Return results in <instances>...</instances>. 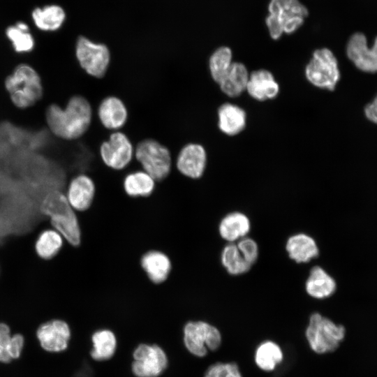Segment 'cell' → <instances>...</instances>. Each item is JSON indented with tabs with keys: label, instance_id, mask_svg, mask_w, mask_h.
<instances>
[{
	"label": "cell",
	"instance_id": "277c9868",
	"mask_svg": "<svg viewBox=\"0 0 377 377\" xmlns=\"http://www.w3.org/2000/svg\"><path fill=\"white\" fill-rule=\"evenodd\" d=\"M346 336L344 326L337 324L319 313L310 316L305 337L310 348L317 354L335 351Z\"/></svg>",
	"mask_w": 377,
	"mask_h": 377
},
{
	"label": "cell",
	"instance_id": "f1b7e54d",
	"mask_svg": "<svg viewBox=\"0 0 377 377\" xmlns=\"http://www.w3.org/2000/svg\"><path fill=\"white\" fill-rule=\"evenodd\" d=\"M221 263L231 275L244 274L251 267L235 243H228L224 246L221 253Z\"/></svg>",
	"mask_w": 377,
	"mask_h": 377
},
{
	"label": "cell",
	"instance_id": "d590c367",
	"mask_svg": "<svg viewBox=\"0 0 377 377\" xmlns=\"http://www.w3.org/2000/svg\"><path fill=\"white\" fill-rule=\"evenodd\" d=\"M266 24L273 39L276 40L281 36L283 33V26L276 17L269 14L266 18Z\"/></svg>",
	"mask_w": 377,
	"mask_h": 377
},
{
	"label": "cell",
	"instance_id": "d6a6232c",
	"mask_svg": "<svg viewBox=\"0 0 377 377\" xmlns=\"http://www.w3.org/2000/svg\"><path fill=\"white\" fill-rule=\"evenodd\" d=\"M236 244L245 260L251 265H253L256 262L258 256L257 243L253 239L244 237L238 240Z\"/></svg>",
	"mask_w": 377,
	"mask_h": 377
},
{
	"label": "cell",
	"instance_id": "4316f807",
	"mask_svg": "<svg viewBox=\"0 0 377 377\" xmlns=\"http://www.w3.org/2000/svg\"><path fill=\"white\" fill-rule=\"evenodd\" d=\"M283 351L276 342L267 340L260 343L254 353L256 364L267 372L274 371L283 361Z\"/></svg>",
	"mask_w": 377,
	"mask_h": 377
},
{
	"label": "cell",
	"instance_id": "8d00e7d4",
	"mask_svg": "<svg viewBox=\"0 0 377 377\" xmlns=\"http://www.w3.org/2000/svg\"><path fill=\"white\" fill-rule=\"evenodd\" d=\"M364 114L369 121L377 124V96L372 102L366 105Z\"/></svg>",
	"mask_w": 377,
	"mask_h": 377
},
{
	"label": "cell",
	"instance_id": "1f68e13d",
	"mask_svg": "<svg viewBox=\"0 0 377 377\" xmlns=\"http://www.w3.org/2000/svg\"><path fill=\"white\" fill-rule=\"evenodd\" d=\"M204 377H242L239 366L234 362H216L206 370Z\"/></svg>",
	"mask_w": 377,
	"mask_h": 377
},
{
	"label": "cell",
	"instance_id": "d6986e66",
	"mask_svg": "<svg viewBox=\"0 0 377 377\" xmlns=\"http://www.w3.org/2000/svg\"><path fill=\"white\" fill-rule=\"evenodd\" d=\"M286 249L290 258L297 263H308L319 254L315 240L304 233L290 237L286 242Z\"/></svg>",
	"mask_w": 377,
	"mask_h": 377
},
{
	"label": "cell",
	"instance_id": "52a82bcc",
	"mask_svg": "<svg viewBox=\"0 0 377 377\" xmlns=\"http://www.w3.org/2000/svg\"><path fill=\"white\" fill-rule=\"evenodd\" d=\"M306 79L313 85L334 90L340 79L337 60L331 50L321 48L314 51L305 68Z\"/></svg>",
	"mask_w": 377,
	"mask_h": 377
},
{
	"label": "cell",
	"instance_id": "5bb4252c",
	"mask_svg": "<svg viewBox=\"0 0 377 377\" xmlns=\"http://www.w3.org/2000/svg\"><path fill=\"white\" fill-rule=\"evenodd\" d=\"M177 171L191 179H200L207 165V154L204 147L195 143L185 145L175 162Z\"/></svg>",
	"mask_w": 377,
	"mask_h": 377
},
{
	"label": "cell",
	"instance_id": "603a6c76",
	"mask_svg": "<svg viewBox=\"0 0 377 377\" xmlns=\"http://www.w3.org/2000/svg\"><path fill=\"white\" fill-rule=\"evenodd\" d=\"M31 17L38 29L43 31H55L62 26L66 13L61 6L52 4L34 8Z\"/></svg>",
	"mask_w": 377,
	"mask_h": 377
},
{
	"label": "cell",
	"instance_id": "4dcf8cb0",
	"mask_svg": "<svg viewBox=\"0 0 377 377\" xmlns=\"http://www.w3.org/2000/svg\"><path fill=\"white\" fill-rule=\"evenodd\" d=\"M5 33L15 52L28 53L34 50L35 40L29 31L20 29L15 24L7 27Z\"/></svg>",
	"mask_w": 377,
	"mask_h": 377
},
{
	"label": "cell",
	"instance_id": "30bf717a",
	"mask_svg": "<svg viewBox=\"0 0 377 377\" xmlns=\"http://www.w3.org/2000/svg\"><path fill=\"white\" fill-rule=\"evenodd\" d=\"M100 154L106 167L119 171L130 165L134 149L128 138L124 133L116 131L110 135L108 140L102 143Z\"/></svg>",
	"mask_w": 377,
	"mask_h": 377
},
{
	"label": "cell",
	"instance_id": "4fadbf2b",
	"mask_svg": "<svg viewBox=\"0 0 377 377\" xmlns=\"http://www.w3.org/2000/svg\"><path fill=\"white\" fill-rule=\"evenodd\" d=\"M346 54L358 69L367 73L377 72V36L373 45L368 47L363 34H354L347 43Z\"/></svg>",
	"mask_w": 377,
	"mask_h": 377
},
{
	"label": "cell",
	"instance_id": "7402d4cb",
	"mask_svg": "<svg viewBox=\"0 0 377 377\" xmlns=\"http://www.w3.org/2000/svg\"><path fill=\"white\" fill-rule=\"evenodd\" d=\"M219 127L228 135L239 133L246 126V113L241 108L231 104H223L218 110Z\"/></svg>",
	"mask_w": 377,
	"mask_h": 377
},
{
	"label": "cell",
	"instance_id": "d4e9b609",
	"mask_svg": "<svg viewBox=\"0 0 377 377\" xmlns=\"http://www.w3.org/2000/svg\"><path fill=\"white\" fill-rule=\"evenodd\" d=\"M156 181L142 170L133 171L124 179L123 188L127 195L132 198L149 196L154 191Z\"/></svg>",
	"mask_w": 377,
	"mask_h": 377
},
{
	"label": "cell",
	"instance_id": "ffe728a7",
	"mask_svg": "<svg viewBox=\"0 0 377 377\" xmlns=\"http://www.w3.org/2000/svg\"><path fill=\"white\" fill-rule=\"evenodd\" d=\"M250 228L251 223L249 218L239 212L228 214L219 224L220 236L229 243H234L246 237Z\"/></svg>",
	"mask_w": 377,
	"mask_h": 377
},
{
	"label": "cell",
	"instance_id": "3957f363",
	"mask_svg": "<svg viewBox=\"0 0 377 377\" xmlns=\"http://www.w3.org/2000/svg\"><path fill=\"white\" fill-rule=\"evenodd\" d=\"M40 209L65 242L75 246L80 244V228L77 212L69 204L64 192L53 190L48 193Z\"/></svg>",
	"mask_w": 377,
	"mask_h": 377
},
{
	"label": "cell",
	"instance_id": "cb8c5ba5",
	"mask_svg": "<svg viewBox=\"0 0 377 377\" xmlns=\"http://www.w3.org/2000/svg\"><path fill=\"white\" fill-rule=\"evenodd\" d=\"M249 74L246 66L239 62H232L228 72L219 84L221 91L230 97H237L246 89Z\"/></svg>",
	"mask_w": 377,
	"mask_h": 377
},
{
	"label": "cell",
	"instance_id": "2e32d148",
	"mask_svg": "<svg viewBox=\"0 0 377 377\" xmlns=\"http://www.w3.org/2000/svg\"><path fill=\"white\" fill-rule=\"evenodd\" d=\"M246 90L252 98L263 101L274 98L279 92V86L269 71L260 69L249 75Z\"/></svg>",
	"mask_w": 377,
	"mask_h": 377
},
{
	"label": "cell",
	"instance_id": "e575fe53",
	"mask_svg": "<svg viewBox=\"0 0 377 377\" xmlns=\"http://www.w3.org/2000/svg\"><path fill=\"white\" fill-rule=\"evenodd\" d=\"M24 343V339L22 334H15L12 335L8 349L9 355L12 360L20 357L23 349Z\"/></svg>",
	"mask_w": 377,
	"mask_h": 377
},
{
	"label": "cell",
	"instance_id": "9c48e42d",
	"mask_svg": "<svg viewBox=\"0 0 377 377\" xmlns=\"http://www.w3.org/2000/svg\"><path fill=\"white\" fill-rule=\"evenodd\" d=\"M133 358L131 371L135 377H158L168 365L167 354L156 344H139Z\"/></svg>",
	"mask_w": 377,
	"mask_h": 377
},
{
	"label": "cell",
	"instance_id": "83f0119b",
	"mask_svg": "<svg viewBox=\"0 0 377 377\" xmlns=\"http://www.w3.org/2000/svg\"><path fill=\"white\" fill-rule=\"evenodd\" d=\"M64 242L61 235L54 228L45 230L39 235L36 240V253L45 260L52 259L59 254Z\"/></svg>",
	"mask_w": 377,
	"mask_h": 377
},
{
	"label": "cell",
	"instance_id": "8fae6325",
	"mask_svg": "<svg viewBox=\"0 0 377 377\" xmlns=\"http://www.w3.org/2000/svg\"><path fill=\"white\" fill-rule=\"evenodd\" d=\"M71 331L67 322L53 319L39 326L36 337L43 349L49 353H60L68 346Z\"/></svg>",
	"mask_w": 377,
	"mask_h": 377
},
{
	"label": "cell",
	"instance_id": "836d02e7",
	"mask_svg": "<svg viewBox=\"0 0 377 377\" xmlns=\"http://www.w3.org/2000/svg\"><path fill=\"white\" fill-rule=\"evenodd\" d=\"M11 337L9 326L0 323V362L8 363L12 360L8 352Z\"/></svg>",
	"mask_w": 377,
	"mask_h": 377
},
{
	"label": "cell",
	"instance_id": "7c38bea8",
	"mask_svg": "<svg viewBox=\"0 0 377 377\" xmlns=\"http://www.w3.org/2000/svg\"><path fill=\"white\" fill-rule=\"evenodd\" d=\"M268 9L269 15L281 22L283 32L288 34L300 28L308 15L306 8L298 0H271Z\"/></svg>",
	"mask_w": 377,
	"mask_h": 377
},
{
	"label": "cell",
	"instance_id": "f546056e",
	"mask_svg": "<svg viewBox=\"0 0 377 377\" xmlns=\"http://www.w3.org/2000/svg\"><path fill=\"white\" fill-rule=\"evenodd\" d=\"M232 61V51L228 47L216 49L209 58V66L213 80L219 84L228 72Z\"/></svg>",
	"mask_w": 377,
	"mask_h": 377
},
{
	"label": "cell",
	"instance_id": "484cf974",
	"mask_svg": "<svg viewBox=\"0 0 377 377\" xmlns=\"http://www.w3.org/2000/svg\"><path fill=\"white\" fill-rule=\"evenodd\" d=\"M91 342L90 355L96 361L110 360L117 350V337L114 333L108 328L96 330L91 336Z\"/></svg>",
	"mask_w": 377,
	"mask_h": 377
},
{
	"label": "cell",
	"instance_id": "ac0fdd59",
	"mask_svg": "<svg viewBox=\"0 0 377 377\" xmlns=\"http://www.w3.org/2000/svg\"><path fill=\"white\" fill-rule=\"evenodd\" d=\"M140 265L149 279L154 284L165 281L171 269V262L168 256L156 250L145 253L141 258Z\"/></svg>",
	"mask_w": 377,
	"mask_h": 377
},
{
	"label": "cell",
	"instance_id": "6da1fadb",
	"mask_svg": "<svg viewBox=\"0 0 377 377\" xmlns=\"http://www.w3.org/2000/svg\"><path fill=\"white\" fill-rule=\"evenodd\" d=\"M91 117L89 103L79 95L72 96L64 108L51 103L45 110V121L49 131L65 140L81 137L89 128Z\"/></svg>",
	"mask_w": 377,
	"mask_h": 377
},
{
	"label": "cell",
	"instance_id": "8992f818",
	"mask_svg": "<svg viewBox=\"0 0 377 377\" xmlns=\"http://www.w3.org/2000/svg\"><path fill=\"white\" fill-rule=\"evenodd\" d=\"M183 340L187 350L198 357L206 356L208 351L216 350L222 337L219 330L205 320H188L183 327Z\"/></svg>",
	"mask_w": 377,
	"mask_h": 377
},
{
	"label": "cell",
	"instance_id": "9a60e30c",
	"mask_svg": "<svg viewBox=\"0 0 377 377\" xmlns=\"http://www.w3.org/2000/svg\"><path fill=\"white\" fill-rule=\"evenodd\" d=\"M96 193L93 179L86 174L73 177L66 186V196L77 212H84L91 205Z\"/></svg>",
	"mask_w": 377,
	"mask_h": 377
},
{
	"label": "cell",
	"instance_id": "7a4b0ae2",
	"mask_svg": "<svg viewBox=\"0 0 377 377\" xmlns=\"http://www.w3.org/2000/svg\"><path fill=\"white\" fill-rule=\"evenodd\" d=\"M3 85L11 103L21 110L35 105L44 94V86L39 72L27 63L15 66L5 77Z\"/></svg>",
	"mask_w": 377,
	"mask_h": 377
},
{
	"label": "cell",
	"instance_id": "ba28073f",
	"mask_svg": "<svg viewBox=\"0 0 377 377\" xmlns=\"http://www.w3.org/2000/svg\"><path fill=\"white\" fill-rule=\"evenodd\" d=\"M75 56L81 68L89 75L101 78L105 75L110 61L108 47L80 36L75 46Z\"/></svg>",
	"mask_w": 377,
	"mask_h": 377
},
{
	"label": "cell",
	"instance_id": "5b68a950",
	"mask_svg": "<svg viewBox=\"0 0 377 377\" xmlns=\"http://www.w3.org/2000/svg\"><path fill=\"white\" fill-rule=\"evenodd\" d=\"M135 157L141 169L156 182L165 179L173 166L168 149L153 139L139 142L135 149Z\"/></svg>",
	"mask_w": 377,
	"mask_h": 377
},
{
	"label": "cell",
	"instance_id": "e0dca14e",
	"mask_svg": "<svg viewBox=\"0 0 377 377\" xmlns=\"http://www.w3.org/2000/svg\"><path fill=\"white\" fill-rule=\"evenodd\" d=\"M98 115L101 124L106 128L117 130L126 122L128 111L121 99L115 96H108L100 103Z\"/></svg>",
	"mask_w": 377,
	"mask_h": 377
},
{
	"label": "cell",
	"instance_id": "44dd1931",
	"mask_svg": "<svg viewBox=\"0 0 377 377\" xmlns=\"http://www.w3.org/2000/svg\"><path fill=\"white\" fill-rule=\"evenodd\" d=\"M336 288L335 280L322 267L315 266L311 269L305 283L309 295L316 299H325L332 295Z\"/></svg>",
	"mask_w": 377,
	"mask_h": 377
}]
</instances>
